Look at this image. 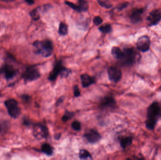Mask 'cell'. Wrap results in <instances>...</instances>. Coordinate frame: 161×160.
I'll use <instances>...</instances> for the list:
<instances>
[{"instance_id": "cell-32", "label": "cell", "mask_w": 161, "mask_h": 160, "mask_svg": "<svg viewBox=\"0 0 161 160\" xmlns=\"http://www.w3.org/2000/svg\"><path fill=\"white\" fill-rule=\"evenodd\" d=\"M63 100H64V98H63V97H61L60 98V99L57 100V106L60 105V104L62 103Z\"/></svg>"}, {"instance_id": "cell-26", "label": "cell", "mask_w": 161, "mask_h": 160, "mask_svg": "<svg viewBox=\"0 0 161 160\" xmlns=\"http://www.w3.org/2000/svg\"><path fill=\"white\" fill-rule=\"evenodd\" d=\"M74 116V113L73 112H66L62 117V120L64 122H66L68 120L71 119Z\"/></svg>"}, {"instance_id": "cell-16", "label": "cell", "mask_w": 161, "mask_h": 160, "mask_svg": "<svg viewBox=\"0 0 161 160\" xmlns=\"http://www.w3.org/2000/svg\"><path fill=\"white\" fill-rule=\"evenodd\" d=\"M112 54L116 59L120 60L123 56H124V53L123 52L120 50V48L118 47H113L111 50Z\"/></svg>"}, {"instance_id": "cell-12", "label": "cell", "mask_w": 161, "mask_h": 160, "mask_svg": "<svg viewBox=\"0 0 161 160\" xmlns=\"http://www.w3.org/2000/svg\"><path fill=\"white\" fill-rule=\"evenodd\" d=\"M64 67L62 66V63L60 61L57 62L54 66V69L52 72H51L49 77V80L51 81H54L56 79L57 76L60 75Z\"/></svg>"}, {"instance_id": "cell-19", "label": "cell", "mask_w": 161, "mask_h": 160, "mask_svg": "<svg viewBox=\"0 0 161 160\" xmlns=\"http://www.w3.org/2000/svg\"><path fill=\"white\" fill-rule=\"evenodd\" d=\"M79 7L80 11H86L88 10L89 5L86 0H78Z\"/></svg>"}, {"instance_id": "cell-14", "label": "cell", "mask_w": 161, "mask_h": 160, "mask_svg": "<svg viewBox=\"0 0 161 160\" xmlns=\"http://www.w3.org/2000/svg\"><path fill=\"white\" fill-rule=\"evenodd\" d=\"M142 9L135 10L130 16V19L133 23H139L142 21V15L143 13Z\"/></svg>"}, {"instance_id": "cell-30", "label": "cell", "mask_w": 161, "mask_h": 160, "mask_svg": "<svg viewBox=\"0 0 161 160\" xmlns=\"http://www.w3.org/2000/svg\"><path fill=\"white\" fill-rule=\"evenodd\" d=\"M30 97L27 94H24L22 96V99L25 102H28L30 100Z\"/></svg>"}, {"instance_id": "cell-29", "label": "cell", "mask_w": 161, "mask_h": 160, "mask_svg": "<svg viewBox=\"0 0 161 160\" xmlns=\"http://www.w3.org/2000/svg\"><path fill=\"white\" fill-rule=\"evenodd\" d=\"M74 96H75L77 97L79 96H80V91L79 88L78 86L77 85L74 87Z\"/></svg>"}, {"instance_id": "cell-20", "label": "cell", "mask_w": 161, "mask_h": 160, "mask_svg": "<svg viewBox=\"0 0 161 160\" xmlns=\"http://www.w3.org/2000/svg\"><path fill=\"white\" fill-rule=\"evenodd\" d=\"M79 157L81 159H92V156L87 150L82 149L80 151Z\"/></svg>"}, {"instance_id": "cell-23", "label": "cell", "mask_w": 161, "mask_h": 160, "mask_svg": "<svg viewBox=\"0 0 161 160\" xmlns=\"http://www.w3.org/2000/svg\"><path fill=\"white\" fill-rule=\"evenodd\" d=\"M30 15L34 20H38L40 18V16H39V13L38 8L34 9L32 10L30 13Z\"/></svg>"}, {"instance_id": "cell-8", "label": "cell", "mask_w": 161, "mask_h": 160, "mask_svg": "<svg viewBox=\"0 0 161 160\" xmlns=\"http://www.w3.org/2000/svg\"><path fill=\"white\" fill-rule=\"evenodd\" d=\"M150 38L148 36H142L138 39L137 41V47L138 50L142 52H146L149 50L150 48Z\"/></svg>"}, {"instance_id": "cell-13", "label": "cell", "mask_w": 161, "mask_h": 160, "mask_svg": "<svg viewBox=\"0 0 161 160\" xmlns=\"http://www.w3.org/2000/svg\"><path fill=\"white\" fill-rule=\"evenodd\" d=\"M80 80L83 87H87L95 83V79L87 74H83L80 76Z\"/></svg>"}, {"instance_id": "cell-11", "label": "cell", "mask_w": 161, "mask_h": 160, "mask_svg": "<svg viewBox=\"0 0 161 160\" xmlns=\"http://www.w3.org/2000/svg\"><path fill=\"white\" fill-rule=\"evenodd\" d=\"M84 137L88 142L91 143H96L99 141L101 138V134L94 130H89L85 133Z\"/></svg>"}, {"instance_id": "cell-28", "label": "cell", "mask_w": 161, "mask_h": 160, "mask_svg": "<svg viewBox=\"0 0 161 160\" xmlns=\"http://www.w3.org/2000/svg\"><path fill=\"white\" fill-rule=\"evenodd\" d=\"M103 22V19L100 17L97 16L93 19V23L96 25L101 24Z\"/></svg>"}, {"instance_id": "cell-21", "label": "cell", "mask_w": 161, "mask_h": 160, "mask_svg": "<svg viewBox=\"0 0 161 160\" xmlns=\"http://www.w3.org/2000/svg\"><path fill=\"white\" fill-rule=\"evenodd\" d=\"M68 29L66 24L61 23L59 27V33L61 35H65L67 34Z\"/></svg>"}, {"instance_id": "cell-34", "label": "cell", "mask_w": 161, "mask_h": 160, "mask_svg": "<svg viewBox=\"0 0 161 160\" xmlns=\"http://www.w3.org/2000/svg\"><path fill=\"white\" fill-rule=\"evenodd\" d=\"M4 126L3 124L0 123V133L2 132V130H4Z\"/></svg>"}, {"instance_id": "cell-18", "label": "cell", "mask_w": 161, "mask_h": 160, "mask_svg": "<svg viewBox=\"0 0 161 160\" xmlns=\"http://www.w3.org/2000/svg\"><path fill=\"white\" fill-rule=\"evenodd\" d=\"M42 151L43 153H45L48 156H51L52 155L53 152V149L51 146L49 144H44L42 146L41 148Z\"/></svg>"}, {"instance_id": "cell-31", "label": "cell", "mask_w": 161, "mask_h": 160, "mask_svg": "<svg viewBox=\"0 0 161 160\" xmlns=\"http://www.w3.org/2000/svg\"><path fill=\"white\" fill-rule=\"evenodd\" d=\"M128 5V2H125V3H124V4H121L120 5L119 7H118V9H119V10H123L124 8H126Z\"/></svg>"}, {"instance_id": "cell-17", "label": "cell", "mask_w": 161, "mask_h": 160, "mask_svg": "<svg viewBox=\"0 0 161 160\" xmlns=\"http://www.w3.org/2000/svg\"><path fill=\"white\" fill-rule=\"evenodd\" d=\"M133 142V138L131 137H126L121 138L120 140V144L123 148L125 149L130 146Z\"/></svg>"}, {"instance_id": "cell-22", "label": "cell", "mask_w": 161, "mask_h": 160, "mask_svg": "<svg viewBox=\"0 0 161 160\" xmlns=\"http://www.w3.org/2000/svg\"><path fill=\"white\" fill-rule=\"evenodd\" d=\"M99 30L103 33H109L111 32L112 27L110 24H105L99 28Z\"/></svg>"}, {"instance_id": "cell-10", "label": "cell", "mask_w": 161, "mask_h": 160, "mask_svg": "<svg viewBox=\"0 0 161 160\" xmlns=\"http://www.w3.org/2000/svg\"><path fill=\"white\" fill-rule=\"evenodd\" d=\"M147 20L149 27L158 24L161 20V9H157L151 11L148 16Z\"/></svg>"}, {"instance_id": "cell-25", "label": "cell", "mask_w": 161, "mask_h": 160, "mask_svg": "<svg viewBox=\"0 0 161 160\" xmlns=\"http://www.w3.org/2000/svg\"><path fill=\"white\" fill-rule=\"evenodd\" d=\"M66 4L69 6L71 8H72L74 10H76L78 12H80V10L79 7L78 5H76L75 4H74L73 2H70V1H65Z\"/></svg>"}, {"instance_id": "cell-24", "label": "cell", "mask_w": 161, "mask_h": 160, "mask_svg": "<svg viewBox=\"0 0 161 160\" xmlns=\"http://www.w3.org/2000/svg\"><path fill=\"white\" fill-rule=\"evenodd\" d=\"M98 2L99 4V5H101V7L106 9H110L112 7V5L110 4L108 2L103 1V0H98Z\"/></svg>"}, {"instance_id": "cell-36", "label": "cell", "mask_w": 161, "mask_h": 160, "mask_svg": "<svg viewBox=\"0 0 161 160\" xmlns=\"http://www.w3.org/2000/svg\"><path fill=\"white\" fill-rule=\"evenodd\" d=\"M1 96V93H0V97Z\"/></svg>"}, {"instance_id": "cell-4", "label": "cell", "mask_w": 161, "mask_h": 160, "mask_svg": "<svg viewBox=\"0 0 161 160\" xmlns=\"http://www.w3.org/2000/svg\"><path fill=\"white\" fill-rule=\"evenodd\" d=\"M124 56L120 60L123 64L126 66H131L135 62L137 54L134 49L127 48L124 50Z\"/></svg>"}, {"instance_id": "cell-9", "label": "cell", "mask_w": 161, "mask_h": 160, "mask_svg": "<svg viewBox=\"0 0 161 160\" xmlns=\"http://www.w3.org/2000/svg\"><path fill=\"white\" fill-rule=\"evenodd\" d=\"M107 74L110 80L115 83L118 82L122 77L121 70L117 67H110L107 70Z\"/></svg>"}, {"instance_id": "cell-15", "label": "cell", "mask_w": 161, "mask_h": 160, "mask_svg": "<svg viewBox=\"0 0 161 160\" xmlns=\"http://www.w3.org/2000/svg\"><path fill=\"white\" fill-rule=\"evenodd\" d=\"M116 104L115 100L111 97H107L102 101L101 105L103 107H112Z\"/></svg>"}, {"instance_id": "cell-7", "label": "cell", "mask_w": 161, "mask_h": 160, "mask_svg": "<svg viewBox=\"0 0 161 160\" xmlns=\"http://www.w3.org/2000/svg\"><path fill=\"white\" fill-rule=\"evenodd\" d=\"M18 73V70L10 65H5L0 69V73L3 74L7 80L13 79L16 76Z\"/></svg>"}, {"instance_id": "cell-27", "label": "cell", "mask_w": 161, "mask_h": 160, "mask_svg": "<svg viewBox=\"0 0 161 160\" xmlns=\"http://www.w3.org/2000/svg\"><path fill=\"white\" fill-rule=\"evenodd\" d=\"M72 128L75 130H79L81 129L80 123L78 121H75L72 124Z\"/></svg>"}, {"instance_id": "cell-6", "label": "cell", "mask_w": 161, "mask_h": 160, "mask_svg": "<svg viewBox=\"0 0 161 160\" xmlns=\"http://www.w3.org/2000/svg\"><path fill=\"white\" fill-rule=\"evenodd\" d=\"M33 133L36 138L38 139H42L47 137L48 130L47 128L42 124H36L34 126Z\"/></svg>"}, {"instance_id": "cell-33", "label": "cell", "mask_w": 161, "mask_h": 160, "mask_svg": "<svg viewBox=\"0 0 161 160\" xmlns=\"http://www.w3.org/2000/svg\"><path fill=\"white\" fill-rule=\"evenodd\" d=\"M25 1H27V3H28L29 4L32 5L34 4V0H25Z\"/></svg>"}, {"instance_id": "cell-5", "label": "cell", "mask_w": 161, "mask_h": 160, "mask_svg": "<svg viewBox=\"0 0 161 160\" xmlns=\"http://www.w3.org/2000/svg\"><path fill=\"white\" fill-rule=\"evenodd\" d=\"M41 75L37 67L30 66L27 68L22 75V78L25 81H33L37 80L40 78Z\"/></svg>"}, {"instance_id": "cell-1", "label": "cell", "mask_w": 161, "mask_h": 160, "mask_svg": "<svg viewBox=\"0 0 161 160\" xmlns=\"http://www.w3.org/2000/svg\"><path fill=\"white\" fill-rule=\"evenodd\" d=\"M161 111V107L157 102H154L148 107L147 110V119L146 121V127L148 129H154Z\"/></svg>"}, {"instance_id": "cell-35", "label": "cell", "mask_w": 161, "mask_h": 160, "mask_svg": "<svg viewBox=\"0 0 161 160\" xmlns=\"http://www.w3.org/2000/svg\"><path fill=\"white\" fill-rule=\"evenodd\" d=\"M1 1H10V0H1Z\"/></svg>"}, {"instance_id": "cell-2", "label": "cell", "mask_w": 161, "mask_h": 160, "mask_svg": "<svg viewBox=\"0 0 161 160\" xmlns=\"http://www.w3.org/2000/svg\"><path fill=\"white\" fill-rule=\"evenodd\" d=\"M34 46L36 49V53L41 55L43 57H49L52 54L53 46L51 42L49 40H45L43 41H35L34 44Z\"/></svg>"}, {"instance_id": "cell-3", "label": "cell", "mask_w": 161, "mask_h": 160, "mask_svg": "<svg viewBox=\"0 0 161 160\" xmlns=\"http://www.w3.org/2000/svg\"><path fill=\"white\" fill-rule=\"evenodd\" d=\"M9 115L13 119H17L21 114V110L19 106V103L16 100L10 99L6 100L4 102Z\"/></svg>"}]
</instances>
